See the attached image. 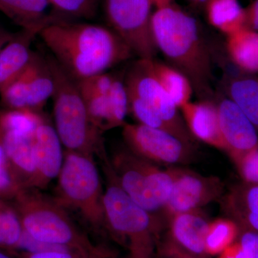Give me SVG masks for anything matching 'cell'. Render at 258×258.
I'll return each mask as SVG.
<instances>
[{"mask_svg": "<svg viewBox=\"0 0 258 258\" xmlns=\"http://www.w3.org/2000/svg\"><path fill=\"white\" fill-rule=\"evenodd\" d=\"M52 57L74 79H87L130 59L133 52L111 28L55 18L39 32Z\"/></svg>", "mask_w": 258, "mask_h": 258, "instance_id": "1", "label": "cell"}, {"mask_svg": "<svg viewBox=\"0 0 258 258\" xmlns=\"http://www.w3.org/2000/svg\"><path fill=\"white\" fill-rule=\"evenodd\" d=\"M152 30L158 51L189 80L199 99L214 100L212 55L197 20L172 3L153 13Z\"/></svg>", "mask_w": 258, "mask_h": 258, "instance_id": "2", "label": "cell"}, {"mask_svg": "<svg viewBox=\"0 0 258 258\" xmlns=\"http://www.w3.org/2000/svg\"><path fill=\"white\" fill-rule=\"evenodd\" d=\"M13 200L23 230L35 240L69 249L79 258L109 257L79 230L55 199L38 189H21Z\"/></svg>", "mask_w": 258, "mask_h": 258, "instance_id": "3", "label": "cell"}, {"mask_svg": "<svg viewBox=\"0 0 258 258\" xmlns=\"http://www.w3.org/2000/svg\"><path fill=\"white\" fill-rule=\"evenodd\" d=\"M55 82L52 99L55 128L66 150L107 159L103 132L93 124L74 79L52 55L47 56Z\"/></svg>", "mask_w": 258, "mask_h": 258, "instance_id": "4", "label": "cell"}, {"mask_svg": "<svg viewBox=\"0 0 258 258\" xmlns=\"http://www.w3.org/2000/svg\"><path fill=\"white\" fill-rule=\"evenodd\" d=\"M108 181L103 193L106 230L128 250L131 258H155L162 223L134 203L118 186L106 164Z\"/></svg>", "mask_w": 258, "mask_h": 258, "instance_id": "5", "label": "cell"}, {"mask_svg": "<svg viewBox=\"0 0 258 258\" xmlns=\"http://www.w3.org/2000/svg\"><path fill=\"white\" fill-rule=\"evenodd\" d=\"M57 196L61 206L72 209L96 230H106L101 176L93 157L66 150L58 176Z\"/></svg>", "mask_w": 258, "mask_h": 258, "instance_id": "6", "label": "cell"}, {"mask_svg": "<svg viewBox=\"0 0 258 258\" xmlns=\"http://www.w3.org/2000/svg\"><path fill=\"white\" fill-rule=\"evenodd\" d=\"M108 164L117 184L134 203L151 213L162 210L172 189L174 168L164 170L127 148L117 151Z\"/></svg>", "mask_w": 258, "mask_h": 258, "instance_id": "7", "label": "cell"}, {"mask_svg": "<svg viewBox=\"0 0 258 258\" xmlns=\"http://www.w3.org/2000/svg\"><path fill=\"white\" fill-rule=\"evenodd\" d=\"M153 0H106L110 28L139 59H154L158 49L153 37Z\"/></svg>", "mask_w": 258, "mask_h": 258, "instance_id": "8", "label": "cell"}, {"mask_svg": "<svg viewBox=\"0 0 258 258\" xmlns=\"http://www.w3.org/2000/svg\"><path fill=\"white\" fill-rule=\"evenodd\" d=\"M150 60L139 58L127 71L124 81L128 99L152 108L174 128L180 139L195 144V139L186 128L179 108L153 74Z\"/></svg>", "mask_w": 258, "mask_h": 258, "instance_id": "9", "label": "cell"}, {"mask_svg": "<svg viewBox=\"0 0 258 258\" xmlns=\"http://www.w3.org/2000/svg\"><path fill=\"white\" fill-rule=\"evenodd\" d=\"M122 128L127 149L146 160L174 165L186 164L192 159L194 144L173 134L139 123H125Z\"/></svg>", "mask_w": 258, "mask_h": 258, "instance_id": "10", "label": "cell"}, {"mask_svg": "<svg viewBox=\"0 0 258 258\" xmlns=\"http://www.w3.org/2000/svg\"><path fill=\"white\" fill-rule=\"evenodd\" d=\"M223 192L224 184L220 178L174 168L172 189L161 211L169 220L178 214L200 210L221 198Z\"/></svg>", "mask_w": 258, "mask_h": 258, "instance_id": "11", "label": "cell"}, {"mask_svg": "<svg viewBox=\"0 0 258 258\" xmlns=\"http://www.w3.org/2000/svg\"><path fill=\"white\" fill-rule=\"evenodd\" d=\"M54 89L55 82L47 57L33 52L28 67L7 86L5 92L14 106L41 112Z\"/></svg>", "mask_w": 258, "mask_h": 258, "instance_id": "12", "label": "cell"}, {"mask_svg": "<svg viewBox=\"0 0 258 258\" xmlns=\"http://www.w3.org/2000/svg\"><path fill=\"white\" fill-rule=\"evenodd\" d=\"M215 100L225 152L235 162L258 148V132L252 122L226 96Z\"/></svg>", "mask_w": 258, "mask_h": 258, "instance_id": "13", "label": "cell"}, {"mask_svg": "<svg viewBox=\"0 0 258 258\" xmlns=\"http://www.w3.org/2000/svg\"><path fill=\"white\" fill-rule=\"evenodd\" d=\"M62 145L55 127L44 120L33 137L35 170L25 189H43L58 176L64 161Z\"/></svg>", "mask_w": 258, "mask_h": 258, "instance_id": "14", "label": "cell"}, {"mask_svg": "<svg viewBox=\"0 0 258 258\" xmlns=\"http://www.w3.org/2000/svg\"><path fill=\"white\" fill-rule=\"evenodd\" d=\"M186 128L192 137L219 150L225 151L218 111L214 100H200L179 108Z\"/></svg>", "mask_w": 258, "mask_h": 258, "instance_id": "15", "label": "cell"}, {"mask_svg": "<svg viewBox=\"0 0 258 258\" xmlns=\"http://www.w3.org/2000/svg\"><path fill=\"white\" fill-rule=\"evenodd\" d=\"M210 222L200 210L178 214L169 220L167 237L186 252L207 258L205 239Z\"/></svg>", "mask_w": 258, "mask_h": 258, "instance_id": "16", "label": "cell"}, {"mask_svg": "<svg viewBox=\"0 0 258 258\" xmlns=\"http://www.w3.org/2000/svg\"><path fill=\"white\" fill-rule=\"evenodd\" d=\"M222 208L240 230L258 233V185H235L222 198Z\"/></svg>", "mask_w": 258, "mask_h": 258, "instance_id": "17", "label": "cell"}, {"mask_svg": "<svg viewBox=\"0 0 258 258\" xmlns=\"http://www.w3.org/2000/svg\"><path fill=\"white\" fill-rule=\"evenodd\" d=\"M38 34L22 29L0 50V93L28 67L33 54L31 45Z\"/></svg>", "mask_w": 258, "mask_h": 258, "instance_id": "18", "label": "cell"}, {"mask_svg": "<svg viewBox=\"0 0 258 258\" xmlns=\"http://www.w3.org/2000/svg\"><path fill=\"white\" fill-rule=\"evenodd\" d=\"M33 137L0 134V142L4 147L10 171L22 189L26 187L35 170Z\"/></svg>", "mask_w": 258, "mask_h": 258, "instance_id": "19", "label": "cell"}, {"mask_svg": "<svg viewBox=\"0 0 258 258\" xmlns=\"http://www.w3.org/2000/svg\"><path fill=\"white\" fill-rule=\"evenodd\" d=\"M225 96L238 107L258 132V77L251 74L224 75Z\"/></svg>", "mask_w": 258, "mask_h": 258, "instance_id": "20", "label": "cell"}, {"mask_svg": "<svg viewBox=\"0 0 258 258\" xmlns=\"http://www.w3.org/2000/svg\"><path fill=\"white\" fill-rule=\"evenodd\" d=\"M51 6L49 0H0V11L24 30L40 32L44 27L55 20L47 15Z\"/></svg>", "mask_w": 258, "mask_h": 258, "instance_id": "21", "label": "cell"}, {"mask_svg": "<svg viewBox=\"0 0 258 258\" xmlns=\"http://www.w3.org/2000/svg\"><path fill=\"white\" fill-rule=\"evenodd\" d=\"M226 50L237 69L258 74V32L242 28L231 34L227 36Z\"/></svg>", "mask_w": 258, "mask_h": 258, "instance_id": "22", "label": "cell"}, {"mask_svg": "<svg viewBox=\"0 0 258 258\" xmlns=\"http://www.w3.org/2000/svg\"><path fill=\"white\" fill-rule=\"evenodd\" d=\"M151 69L161 87L180 108L191 101L194 93L189 80L180 71L154 59L150 60Z\"/></svg>", "mask_w": 258, "mask_h": 258, "instance_id": "23", "label": "cell"}, {"mask_svg": "<svg viewBox=\"0 0 258 258\" xmlns=\"http://www.w3.org/2000/svg\"><path fill=\"white\" fill-rule=\"evenodd\" d=\"M205 8L209 23L226 36L244 28V9L238 0H208Z\"/></svg>", "mask_w": 258, "mask_h": 258, "instance_id": "24", "label": "cell"}, {"mask_svg": "<svg viewBox=\"0 0 258 258\" xmlns=\"http://www.w3.org/2000/svg\"><path fill=\"white\" fill-rule=\"evenodd\" d=\"M45 117L39 111L27 109H5L0 111V134L13 133L33 137Z\"/></svg>", "mask_w": 258, "mask_h": 258, "instance_id": "25", "label": "cell"}, {"mask_svg": "<svg viewBox=\"0 0 258 258\" xmlns=\"http://www.w3.org/2000/svg\"><path fill=\"white\" fill-rule=\"evenodd\" d=\"M240 227L231 219L219 218L209 223L205 239L207 256L219 255L236 242Z\"/></svg>", "mask_w": 258, "mask_h": 258, "instance_id": "26", "label": "cell"}, {"mask_svg": "<svg viewBox=\"0 0 258 258\" xmlns=\"http://www.w3.org/2000/svg\"><path fill=\"white\" fill-rule=\"evenodd\" d=\"M109 108V130L125 125L128 113V98L124 80L113 76L109 92L107 94Z\"/></svg>", "mask_w": 258, "mask_h": 258, "instance_id": "27", "label": "cell"}, {"mask_svg": "<svg viewBox=\"0 0 258 258\" xmlns=\"http://www.w3.org/2000/svg\"><path fill=\"white\" fill-rule=\"evenodd\" d=\"M55 10L52 14L64 20L86 19L96 16L100 0H49Z\"/></svg>", "mask_w": 258, "mask_h": 258, "instance_id": "28", "label": "cell"}, {"mask_svg": "<svg viewBox=\"0 0 258 258\" xmlns=\"http://www.w3.org/2000/svg\"><path fill=\"white\" fill-rule=\"evenodd\" d=\"M23 233V226L15 210L0 205V247L18 248Z\"/></svg>", "mask_w": 258, "mask_h": 258, "instance_id": "29", "label": "cell"}, {"mask_svg": "<svg viewBox=\"0 0 258 258\" xmlns=\"http://www.w3.org/2000/svg\"><path fill=\"white\" fill-rule=\"evenodd\" d=\"M21 189L10 171L4 147L0 142V196L14 199Z\"/></svg>", "mask_w": 258, "mask_h": 258, "instance_id": "30", "label": "cell"}, {"mask_svg": "<svg viewBox=\"0 0 258 258\" xmlns=\"http://www.w3.org/2000/svg\"><path fill=\"white\" fill-rule=\"evenodd\" d=\"M113 79V76L112 75L103 73L77 81L78 86L82 94L94 93L107 96L111 87Z\"/></svg>", "mask_w": 258, "mask_h": 258, "instance_id": "31", "label": "cell"}, {"mask_svg": "<svg viewBox=\"0 0 258 258\" xmlns=\"http://www.w3.org/2000/svg\"><path fill=\"white\" fill-rule=\"evenodd\" d=\"M234 163L244 182L258 185V148Z\"/></svg>", "mask_w": 258, "mask_h": 258, "instance_id": "32", "label": "cell"}, {"mask_svg": "<svg viewBox=\"0 0 258 258\" xmlns=\"http://www.w3.org/2000/svg\"><path fill=\"white\" fill-rule=\"evenodd\" d=\"M155 258H200L186 252L166 237L159 240L156 250Z\"/></svg>", "mask_w": 258, "mask_h": 258, "instance_id": "33", "label": "cell"}, {"mask_svg": "<svg viewBox=\"0 0 258 258\" xmlns=\"http://www.w3.org/2000/svg\"><path fill=\"white\" fill-rule=\"evenodd\" d=\"M237 240L249 258H258V233L240 230Z\"/></svg>", "mask_w": 258, "mask_h": 258, "instance_id": "34", "label": "cell"}, {"mask_svg": "<svg viewBox=\"0 0 258 258\" xmlns=\"http://www.w3.org/2000/svg\"><path fill=\"white\" fill-rule=\"evenodd\" d=\"M244 28L258 32V0H254L244 9Z\"/></svg>", "mask_w": 258, "mask_h": 258, "instance_id": "35", "label": "cell"}, {"mask_svg": "<svg viewBox=\"0 0 258 258\" xmlns=\"http://www.w3.org/2000/svg\"><path fill=\"white\" fill-rule=\"evenodd\" d=\"M219 258H249L245 251L238 241L229 246L222 253L219 254Z\"/></svg>", "mask_w": 258, "mask_h": 258, "instance_id": "36", "label": "cell"}, {"mask_svg": "<svg viewBox=\"0 0 258 258\" xmlns=\"http://www.w3.org/2000/svg\"><path fill=\"white\" fill-rule=\"evenodd\" d=\"M23 258H79L74 254L68 252H35V253H25Z\"/></svg>", "mask_w": 258, "mask_h": 258, "instance_id": "37", "label": "cell"}, {"mask_svg": "<svg viewBox=\"0 0 258 258\" xmlns=\"http://www.w3.org/2000/svg\"><path fill=\"white\" fill-rule=\"evenodd\" d=\"M15 33L10 32L6 29L0 26V50L14 37Z\"/></svg>", "mask_w": 258, "mask_h": 258, "instance_id": "38", "label": "cell"}, {"mask_svg": "<svg viewBox=\"0 0 258 258\" xmlns=\"http://www.w3.org/2000/svg\"><path fill=\"white\" fill-rule=\"evenodd\" d=\"M156 8H159L173 3V0H153Z\"/></svg>", "mask_w": 258, "mask_h": 258, "instance_id": "39", "label": "cell"}, {"mask_svg": "<svg viewBox=\"0 0 258 258\" xmlns=\"http://www.w3.org/2000/svg\"><path fill=\"white\" fill-rule=\"evenodd\" d=\"M189 1L195 6L205 7L208 0H189Z\"/></svg>", "mask_w": 258, "mask_h": 258, "instance_id": "40", "label": "cell"}, {"mask_svg": "<svg viewBox=\"0 0 258 258\" xmlns=\"http://www.w3.org/2000/svg\"><path fill=\"white\" fill-rule=\"evenodd\" d=\"M0 258H12L10 256L8 255V254L4 253V252H1L0 251Z\"/></svg>", "mask_w": 258, "mask_h": 258, "instance_id": "41", "label": "cell"}, {"mask_svg": "<svg viewBox=\"0 0 258 258\" xmlns=\"http://www.w3.org/2000/svg\"></svg>", "mask_w": 258, "mask_h": 258, "instance_id": "42", "label": "cell"}]
</instances>
